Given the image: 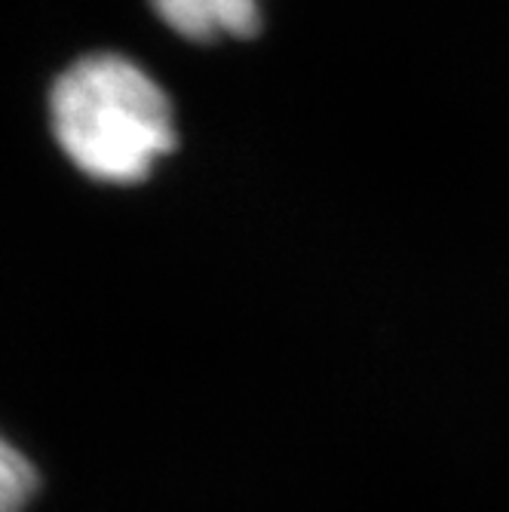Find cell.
Returning <instances> with one entry per match:
<instances>
[{
  "label": "cell",
  "mask_w": 509,
  "mask_h": 512,
  "mask_svg": "<svg viewBox=\"0 0 509 512\" xmlns=\"http://www.w3.org/2000/svg\"><path fill=\"white\" fill-rule=\"evenodd\" d=\"M151 7L163 25L197 43L252 37L261 28L258 0H151Z\"/></svg>",
  "instance_id": "7a4b0ae2"
},
{
  "label": "cell",
  "mask_w": 509,
  "mask_h": 512,
  "mask_svg": "<svg viewBox=\"0 0 509 512\" xmlns=\"http://www.w3.org/2000/svg\"><path fill=\"white\" fill-rule=\"evenodd\" d=\"M50 120L65 157L102 184H138L175 148L163 86L126 56L74 62L50 92Z\"/></svg>",
  "instance_id": "6da1fadb"
},
{
  "label": "cell",
  "mask_w": 509,
  "mask_h": 512,
  "mask_svg": "<svg viewBox=\"0 0 509 512\" xmlns=\"http://www.w3.org/2000/svg\"><path fill=\"white\" fill-rule=\"evenodd\" d=\"M37 488L40 476L31 460L0 436V512H22Z\"/></svg>",
  "instance_id": "3957f363"
}]
</instances>
